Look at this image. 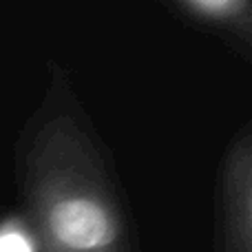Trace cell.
<instances>
[{
  "mask_svg": "<svg viewBox=\"0 0 252 252\" xmlns=\"http://www.w3.org/2000/svg\"><path fill=\"white\" fill-rule=\"evenodd\" d=\"M49 226L62 246L78 252L102 250L115 239L109 213L91 197L60 199L49 213Z\"/></svg>",
  "mask_w": 252,
  "mask_h": 252,
  "instance_id": "obj_1",
  "label": "cell"
},
{
  "mask_svg": "<svg viewBox=\"0 0 252 252\" xmlns=\"http://www.w3.org/2000/svg\"><path fill=\"white\" fill-rule=\"evenodd\" d=\"M0 252H33V244L18 228H2L0 230Z\"/></svg>",
  "mask_w": 252,
  "mask_h": 252,
  "instance_id": "obj_2",
  "label": "cell"
}]
</instances>
